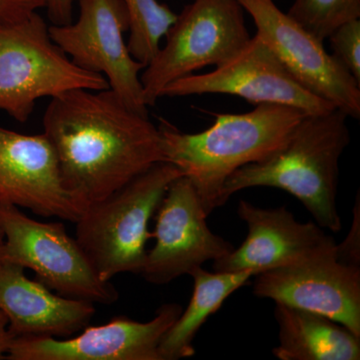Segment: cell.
I'll list each match as a JSON object with an SVG mask.
<instances>
[{
	"label": "cell",
	"instance_id": "obj_1",
	"mask_svg": "<svg viewBox=\"0 0 360 360\" xmlns=\"http://www.w3.org/2000/svg\"><path fill=\"white\" fill-rule=\"evenodd\" d=\"M44 129L66 191L82 212L165 161L158 127L110 89L53 97Z\"/></svg>",
	"mask_w": 360,
	"mask_h": 360
},
{
	"label": "cell",
	"instance_id": "obj_2",
	"mask_svg": "<svg viewBox=\"0 0 360 360\" xmlns=\"http://www.w3.org/2000/svg\"><path fill=\"white\" fill-rule=\"evenodd\" d=\"M307 113L281 104H257L240 115H215L210 129L184 134L160 120L165 161L193 182L208 215L220 207L225 181L238 168L259 162L290 139Z\"/></svg>",
	"mask_w": 360,
	"mask_h": 360
},
{
	"label": "cell",
	"instance_id": "obj_3",
	"mask_svg": "<svg viewBox=\"0 0 360 360\" xmlns=\"http://www.w3.org/2000/svg\"><path fill=\"white\" fill-rule=\"evenodd\" d=\"M347 118L340 110L305 115L283 148L226 179L219 206L243 189L274 187L297 198L322 229L340 232L336 196L340 158L350 142Z\"/></svg>",
	"mask_w": 360,
	"mask_h": 360
},
{
	"label": "cell",
	"instance_id": "obj_4",
	"mask_svg": "<svg viewBox=\"0 0 360 360\" xmlns=\"http://www.w3.org/2000/svg\"><path fill=\"white\" fill-rule=\"evenodd\" d=\"M182 174L162 161L148 168L108 198L87 206L75 222V238L96 274L110 281L120 274H141L146 243L153 238L148 224L168 186Z\"/></svg>",
	"mask_w": 360,
	"mask_h": 360
},
{
	"label": "cell",
	"instance_id": "obj_5",
	"mask_svg": "<svg viewBox=\"0 0 360 360\" xmlns=\"http://www.w3.org/2000/svg\"><path fill=\"white\" fill-rule=\"evenodd\" d=\"M108 89L103 75L82 70L54 44L39 13L0 25V110L18 122H27L42 97Z\"/></svg>",
	"mask_w": 360,
	"mask_h": 360
},
{
	"label": "cell",
	"instance_id": "obj_6",
	"mask_svg": "<svg viewBox=\"0 0 360 360\" xmlns=\"http://www.w3.org/2000/svg\"><path fill=\"white\" fill-rule=\"evenodd\" d=\"M165 37V46L141 75L148 108L175 80L231 58L250 35L238 0H194L177 15Z\"/></svg>",
	"mask_w": 360,
	"mask_h": 360
},
{
	"label": "cell",
	"instance_id": "obj_7",
	"mask_svg": "<svg viewBox=\"0 0 360 360\" xmlns=\"http://www.w3.org/2000/svg\"><path fill=\"white\" fill-rule=\"evenodd\" d=\"M4 241L0 258L32 270L40 283L58 295L101 304L117 302L118 291L101 279L77 238L61 222L37 221L0 201Z\"/></svg>",
	"mask_w": 360,
	"mask_h": 360
},
{
	"label": "cell",
	"instance_id": "obj_8",
	"mask_svg": "<svg viewBox=\"0 0 360 360\" xmlns=\"http://www.w3.org/2000/svg\"><path fill=\"white\" fill-rule=\"evenodd\" d=\"M75 22L49 26V35L82 70L103 75L110 89L130 108L148 115L141 72L146 68L124 41L129 16L122 0H77Z\"/></svg>",
	"mask_w": 360,
	"mask_h": 360
},
{
	"label": "cell",
	"instance_id": "obj_9",
	"mask_svg": "<svg viewBox=\"0 0 360 360\" xmlns=\"http://www.w3.org/2000/svg\"><path fill=\"white\" fill-rule=\"evenodd\" d=\"M206 94H231L255 104H281L307 115L336 110L300 84L257 34L212 72L179 78L165 87L161 97Z\"/></svg>",
	"mask_w": 360,
	"mask_h": 360
},
{
	"label": "cell",
	"instance_id": "obj_10",
	"mask_svg": "<svg viewBox=\"0 0 360 360\" xmlns=\"http://www.w3.org/2000/svg\"><path fill=\"white\" fill-rule=\"evenodd\" d=\"M238 2L255 21L258 37L300 84L348 117L359 120L360 84L326 51L323 42L283 13L274 0Z\"/></svg>",
	"mask_w": 360,
	"mask_h": 360
},
{
	"label": "cell",
	"instance_id": "obj_11",
	"mask_svg": "<svg viewBox=\"0 0 360 360\" xmlns=\"http://www.w3.org/2000/svg\"><path fill=\"white\" fill-rule=\"evenodd\" d=\"M155 245L148 251L141 276L149 283L165 285L219 259L234 246L208 227V214L188 177L180 175L168 186L156 210Z\"/></svg>",
	"mask_w": 360,
	"mask_h": 360
},
{
	"label": "cell",
	"instance_id": "obj_12",
	"mask_svg": "<svg viewBox=\"0 0 360 360\" xmlns=\"http://www.w3.org/2000/svg\"><path fill=\"white\" fill-rule=\"evenodd\" d=\"M335 248L255 276L253 293L324 315L360 338V265L341 259Z\"/></svg>",
	"mask_w": 360,
	"mask_h": 360
},
{
	"label": "cell",
	"instance_id": "obj_13",
	"mask_svg": "<svg viewBox=\"0 0 360 360\" xmlns=\"http://www.w3.org/2000/svg\"><path fill=\"white\" fill-rule=\"evenodd\" d=\"M177 303L163 304L146 322L127 316L108 323L85 326L79 335L60 340L51 336L14 338L6 359L11 360H161L158 347L182 311Z\"/></svg>",
	"mask_w": 360,
	"mask_h": 360
},
{
	"label": "cell",
	"instance_id": "obj_14",
	"mask_svg": "<svg viewBox=\"0 0 360 360\" xmlns=\"http://www.w3.org/2000/svg\"><path fill=\"white\" fill-rule=\"evenodd\" d=\"M0 201L75 224L82 213L66 191L56 151L45 134H18L2 127Z\"/></svg>",
	"mask_w": 360,
	"mask_h": 360
},
{
	"label": "cell",
	"instance_id": "obj_15",
	"mask_svg": "<svg viewBox=\"0 0 360 360\" xmlns=\"http://www.w3.org/2000/svg\"><path fill=\"white\" fill-rule=\"evenodd\" d=\"M238 214L248 233L238 248L213 262V271L260 272L285 266L335 248V238L316 222L302 224L286 206L260 208L240 200Z\"/></svg>",
	"mask_w": 360,
	"mask_h": 360
},
{
	"label": "cell",
	"instance_id": "obj_16",
	"mask_svg": "<svg viewBox=\"0 0 360 360\" xmlns=\"http://www.w3.org/2000/svg\"><path fill=\"white\" fill-rule=\"evenodd\" d=\"M0 311L14 338H68L89 326L94 303L52 292L25 276L20 265L0 258Z\"/></svg>",
	"mask_w": 360,
	"mask_h": 360
},
{
	"label": "cell",
	"instance_id": "obj_17",
	"mask_svg": "<svg viewBox=\"0 0 360 360\" xmlns=\"http://www.w3.org/2000/svg\"><path fill=\"white\" fill-rule=\"evenodd\" d=\"M279 360H359L360 338L324 315L276 302Z\"/></svg>",
	"mask_w": 360,
	"mask_h": 360
},
{
	"label": "cell",
	"instance_id": "obj_18",
	"mask_svg": "<svg viewBox=\"0 0 360 360\" xmlns=\"http://www.w3.org/2000/svg\"><path fill=\"white\" fill-rule=\"evenodd\" d=\"M255 270L238 272H208L202 267L191 272L193 292L186 309L163 336L158 347L161 360L193 356V340L210 315L220 309L226 298L257 276Z\"/></svg>",
	"mask_w": 360,
	"mask_h": 360
},
{
	"label": "cell",
	"instance_id": "obj_19",
	"mask_svg": "<svg viewBox=\"0 0 360 360\" xmlns=\"http://www.w3.org/2000/svg\"><path fill=\"white\" fill-rule=\"evenodd\" d=\"M129 16L127 46L131 56L148 65L160 49V40L177 15L158 0H122Z\"/></svg>",
	"mask_w": 360,
	"mask_h": 360
},
{
	"label": "cell",
	"instance_id": "obj_20",
	"mask_svg": "<svg viewBox=\"0 0 360 360\" xmlns=\"http://www.w3.org/2000/svg\"><path fill=\"white\" fill-rule=\"evenodd\" d=\"M288 14L323 42L338 26L360 18V0H295Z\"/></svg>",
	"mask_w": 360,
	"mask_h": 360
},
{
	"label": "cell",
	"instance_id": "obj_21",
	"mask_svg": "<svg viewBox=\"0 0 360 360\" xmlns=\"http://www.w3.org/2000/svg\"><path fill=\"white\" fill-rule=\"evenodd\" d=\"M336 59L360 84V20L343 23L329 35Z\"/></svg>",
	"mask_w": 360,
	"mask_h": 360
},
{
	"label": "cell",
	"instance_id": "obj_22",
	"mask_svg": "<svg viewBox=\"0 0 360 360\" xmlns=\"http://www.w3.org/2000/svg\"><path fill=\"white\" fill-rule=\"evenodd\" d=\"M40 8L45 0H0V25L25 20Z\"/></svg>",
	"mask_w": 360,
	"mask_h": 360
},
{
	"label": "cell",
	"instance_id": "obj_23",
	"mask_svg": "<svg viewBox=\"0 0 360 360\" xmlns=\"http://www.w3.org/2000/svg\"><path fill=\"white\" fill-rule=\"evenodd\" d=\"M359 198L357 195V203L354 205V219L352 229L347 238L336 246L338 255L341 259L349 264L360 265V213Z\"/></svg>",
	"mask_w": 360,
	"mask_h": 360
},
{
	"label": "cell",
	"instance_id": "obj_24",
	"mask_svg": "<svg viewBox=\"0 0 360 360\" xmlns=\"http://www.w3.org/2000/svg\"><path fill=\"white\" fill-rule=\"evenodd\" d=\"M75 0H45L49 20L53 25H65L72 21L73 4Z\"/></svg>",
	"mask_w": 360,
	"mask_h": 360
},
{
	"label": "cell",
	"instance_id": "obj_25",
	"mask_svg": "<svg viewBox=\"0 0 360 360\" xmlns=\"http://www.w3.org/2000/svg\"><path fill=\"white\" fill-rule=\"evenodd\" d=\"M13 336L9 333L8 321L0 311V359H6L7 352Z\"/></svg>",
	"mask_w": 360,
	"mask_h": 360
},
{
	"label": "cell",
	"instance_id": "obj_26",
	"mask_svg": "<svg viewBox=\"0 0 360 360\" xmlns=\"http://www.w3.org/2000/svg\"><path fill=\"white\" fill-rule=\"evenodd\" d=\"M4 236L2 231L1 226H0V250H1L2 245H4Z\"/></svg>",
	"mask_w": 360,
	"mask_h": 360
}]
</instances>
